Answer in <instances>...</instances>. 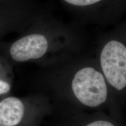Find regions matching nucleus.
<instances>
[{"instance_id": "5", "label": "nucleus", "mask_w": 126, "mask_h": 126, "mask_svg": "<svg viewBox=\"0 0 126 126\" xmlns=\"http://www.w3.org/2000/svg\"><path fill=\"white\" fill-rule=\"evenodd\" d=\"M40 15L0 16V36L10 31L24 32Z\"/></svg>"}, {"instance_id": "2", "label": "nucleus", "mask_w": 126, "mask_h": 126, "mask_svg": "<svg viewBox=\"0 0 126 126\" xmlns=\"http://www.w3.org/2000/svg\"><path fill=\"white\" fill-rule=\"evenodd\" d=\"M86 42L78 25L42 14L11 44L9 55L15 63L35 62L44 68L82 53Z\"/></svg>"}, {"instance_id": "6", "label": "nucleus", "mask_w": 126, "mask_h": 126, "mask_svg": "<svg viewBox=\"0 0 126 126\" xmlns=\"http://www.w3.org/2000/svg\"><path fill=\"white\" fill-rule=\"evenodd\" d=\"M11 90V83L9 81L0 76V96L8 94Z\"/></svg>"}, {"instance_id": "4", "label": "nucleus", "mask_w": 126, "mask_h": 126, "mask_svg": "<svg viewBox=\"0 0 126 126\" xmlns=\"http://www.w3.org/2000/svg\"><path fill=\"white\" fill-rule=\"evenodd\" d=\"M59 126H120L103 110L83 112L60 120Z\"/></svg>"}, {"instance_id": "1", "label": "nucleus", "mask_w": 126, "mask_h": 126, "mask_svg": "<svg viewBox=\"0 0 126 126\" xmlns=\"http://www.w3.org/2000/svg\"><path fill=\"white\" fill-rule=\"evenodd\" d=\"M33 85L48 97L52 116L60 120L88 110H108L112 117L116 113V103L94 56L82 52L44 67Z\"/></svg>"}, {"instance_id": "3", "label": "nucleus", "mask_w": 126, "mask_h": 126, "mask_svg": "<svg viewBox=\"0 0 126 126\" xmlns=\"http://www.w3.org/2000/svg\"><path fill=\"white\" fill-rule=\"evenodd\" d=\"M52 114L49 99L40 92L0 100V126H41L44 119Z\"/></svg>"}]
</instances>
